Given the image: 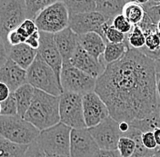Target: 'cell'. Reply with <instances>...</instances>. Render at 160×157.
<instances>
[{"mask_svg": "<svg viewBox=\"0 0 160 157\" xmlns=\"http://www.w3.org/2000/svg\"><path fill=\"white\" fill-rule=\"evenodd\" d=\"M94 91L106 104L109 116L119 123L143 119L160 106L155 61L134 48L107 65Z\"/></svg>", "mask_w": 160, "mask_h": 157, "instance_id": "cell-1", "label": "cell"}, {"mask_svg": "<svg viewBox=\"0 0 160 157\" xmlns=\"http://www.w3.org/2000/svg\"><path fill=\"white\" fill-rule=\"evenodd\" d=\"M23 118L39 131L57 125L60 122L59 96L35 89L31 104Z\"/></svg>", "mask_w": 160, "mask_h": 157, "instance_id": "cell-2", "label": "cell"}, {"mask_svg": "<svg viewBox=\"0 0 160 157\" xmlns=\"http://www.w3.org/2000/svg\"><path fill=\"white\" fill-rule=\"evenodd\" d=\"M40 131L19 115H0V135L12 143L29 145Z\"/></svg>", "mask_w": 160, "mask_h": 157, "instance_id": "cell-3", "label": "cell"}, {"mask_svg": "<svg viewBox=\"0 0 160 157\" xmlns=\"http://www.w3.org/2000/svg\"><path fill=\"white\" fill-rule=\"evenodd\" d=\"M27 77L28 83L35 89L56 96H59L63 93L60 80L39 55H37L31 66L27 69Z\"/></svg>", "mask_w": 160, "mask_h": 157, "instance_id": "cell-4", "label": "cell"}, {"mask_svg": "<svg viewBox=\"0 0 160 157\" xmlns=\"http://www.w3.org/2000/svg\"><path fill=\"white\" fill-rule=\"evenodd\" d=\"M71 130L72 128L59 122L51 127L40 131L36 141L47 155H70Z\"/></svg>", "mask_w": 160, "mask_h": 157, "instance_id": "cell-5", "label": "cell"}, {"mask_svg": "<svg viewBox=\"0 0 160 157\" xmlns=\"http://www.w3.org/2000/svg\"><path fill=\"white\" fill-rule=\"evenodd\" d=\"M28 18L25 0H0V39L7 47L8 36Z\"/></svg>", "mask_w": 160, "mask_h": 157, "instance_id": "cell-6", "label": "cell"}, {"mask_svg": "<svg viewBox=\"0 0 160 157\" xmlns=\"http://www.w3.org/2000/svg\"><path fill=\"white\" fill-rule=\"evenodd\" d=\"M34 21L38 31L56 34L68 27L69 14L66 5L58 1L40 11Z\"/></svg>", "mask_w": 160, "mask_h": 157, "instance_id": "cell-7", "label": "cell"}, {"mask_svg": "<svg viewBox=\"0 0 160 157\" xmlns=\"http://www.w3.org/2000/svg\"><path fill=\"white\" fill-rule=\"evenodd\" d=\"M60 122L72 129L87 128L82 105V96L71 92H63L59 96Z\"/></svg>", "mask_w": 160, "mask_h": 157, "instance_id": "cell-8", "label": "cell"}, {"mask_svg": "<svg viewBox=\"0 0 160 157\" xmlns=\"http://www.w3.org/2000/svg\"><path fill=\"white\" fill-rule=\"evenodd\" d=\"M96 80L71 65L63 66L60 74V84L63 92H71L81 96L95 90Z\"/></svg>", "mask_w": 160, "mask_h": 157, "instance_id": "cell-9", "label": "cell"}, {"mask_svg": "<svg viewBox=\"0 0 160 157\" xmlns=\"http://www.w3.org/2000/svg\"><path fill=\"white\" fill-rule=\"evenodd\" d=\"M99 149L117 150L118 140L123 136L119 130V122L111 116L107 117L96 126L88 128Z\"/></svg>", "mask_w": 160, "mask_h": 157, "instance_id": "cell-10", "label": "cell"}, {"mask_svg": "<svg viewBox=\"0 0 160 157\" xmlns=\"http://www.w3.org/2000/svg\"><path fill=\"white\" fill-rule=\"evenodd\" d=\"M82 105L87 128L98 125L109 116V112L106 104L95 91L82 96Z\"/></svg>", "mask_w": 160, "mask_h": 157, "instance_id": "cell-11", "label": "cell"}, {"mask_svg": "<svg viewBox=\"0 0 160 157\" xmlns=\"http://www.w3.org/2000/svg\"><path fill=\"white\" fill-rule=\"evenodd\" d=\"M98 150L88 128L71 130L70 157H94Z\"/></svg>", "mask_w": 160, "mask_h": 157, "instance_id": "cell-12", "label": "cell"}, {"mask_svg": "<svg viewBox=\"0 0 160 157\" xmlns=\"http://www.w3.org/2000/svg\"><path fill=\"white\" fill-rule=\"evenodd\" d=\"M106 17L97 11L70 15L68 27L77 35L96 32L99 34L102 25L107 22Z\"/></svg>", "mask_w": 160, "mask_h": 157, "instance_id": "cell-13", "label": "cell"}, {"mask_svg": "<svg viewBox=\"0 0 160 157\" xmlns=\"http://www.w3.org/2000/svg\"><path fill=\"white\" fill-rule=\"evenodd\" d=\"M39 47L38 49V55H39L40 57L53 69L57 77L60 80L63 60L54 39V34L42 31H39Z\"/></svg>", "mask_w": 160, "mask_h": 157, "instance_id": "cell-14", "label": "cell"}, {"mask_svg": "<svg viewBox=\"0 0 160 157\" xmlns=\"http://www.w3.org/2000/svg\"><path fill=\"white\" fill-rule=\"evenodd\" d=\"M69 65L83 71L84 73L89 75L90 76L96 79L104 72L107 66L101 56L99 60L94 58L87 51H85L80 47L79 44L78 45L72 57L70 59Z\"/></svg>", "mask_w": 160, "mask_h": 157, "instance_id": "cell-15", "label": "cell"}, {"mask_svg": "<svg viewBox=\"0 0 160 157\" xmlns=\"http://www.w3.org/2000/svg\"><path fill=\"white\" fill-rule=\"evenodd\" d=\"M0 82L6 84L10 92H15L21 86L28 83L27 70L21 68L8 58L0 68Z\"/></svg>", "mask_w": 160, "mask_h": 157, "instance_id": "cell-16", "label": "cell"}, {"mask_svg": "<svg viewBox=\"0 0 160 157\" xmlns=\"http://www.w3.org/2000/svg\"><path fill=\"white\" fill-rule=\"evenodd\" d=\"M54 39L63 60V66L69 65L70 59L78 45V35L68 27L54 34Z\"/></svg>", "mask_w": 160, "mask_h": 157, "instance_id": "cell-17", "label": "cell"}, {"mask_svg": "<svg viewBox=\"0 0 160 157\" xmlns=\"http://www.w3.org/2000/svg\"><path fill=\"white\" fill-rule=\"evenodd\" d=\"M37 55L38 50L30 47L26 43L12 46L8 48V58L25 70L31 66Z\"/></svg>", "mask_w": 160, "mask_h": 157, "instance_id": "cell-18", "label": "cell"}, {"mask_svg": "<svg viewBox=\"0 0 160 157\" xmlns=\"http://www.w3.org/2000/svg\"><path fill=\"white\" fill-rule=\"evenodd\" d=\"M78 43L83 49L97 60H99L106 48L105 41L96 32L78 35Z\"/></svg>", "mask_w": 160, "mask_h": 157, "instance_id": "cell-19", "label": "cell"}, {"mask_svg": "<svg viewBox=\"0 0 160 157\" xmlns=\"http://www.w3.org/2000/svg\"><path fill=\"white\" fill-rule=\"evenodd\" d=\"M34 92L35 88L28 83L21 86L15 92H12L17 102L18 115H19L20 117H24L26 112L29 107L31 101L33 99Z\"/></svg>", "mask_w": 160, "mask_h": 157, "instance_id": "cell-20", "label": "cell"}, {"mask_svg": "<svg viewBox=\"0 0 160 157\" xmlns=\"http://www.w3.org/2000/svg\"><path fill=\"white\" fill-rule=\"evenodd\" d=\"M126 3L125 0H97L96 11L108 19H113L122 14Z\"/></svg>", "mask_w": 160, "mask_h": 157, "instance_id": "cell-21", "label": "cell"}, {"mask_svg": "<svg viewBox=\"0 0 160 157\" xmlns=\"http://www.w3.org/2000/svg\"><path fill=\"white\" fill-rule=\"evenodd\" d=\"M129 49L128 45L123 42V43H107L106 44V48L101 56L104 63L107 65L117 62L118 60L122 58L125 54Z\"/></svg>", "mask_w": 160, "mask_h": 157, "instance_id": "cell-22", "label": "cell"}, {"mask_svg": "<svg viewBox=\"0 0 160 157\" xmlns=\"http://www.w3.org/2000/svg\"><path fill=\"white\" fill-rule=\"evenodd\" d=\"M129 125L140 130L142 133L154 132L156 129L160 128V106L151 113L148 116L139 120H135Z\"/></svg>", "mask_w": 160, "mask_h": 157, "instance_id": "cell-23", "label": "cell"}, {"mask_svg": "<svg viewBox=\"0 0 160 157\" xmlns=\"http://www.w3.org/2000/svg\"><path fill=\"white\" fill-rule=\"evenodd\" d=\"M142 135H143V133L140 130L130 125L128 131L127 133H125L123 135V136L131 138L136 143V149H135L133 155L131 157H150L153 155H155L156 149L149 150L144 146V145L142 143Z\"/></svg>", "mask_w": 160, "mask_h": 157, "instance_id": "cell-24", "label": "cell"}, {"mask_svg": "<svg viewBox=\"0 0 160 157\" xmlns=\"http://www.w3.org/2000/svg\"><path fill=\"white\" fill-rule=\"evenodd\" d=\"M122 15L130 24H132L133 26H137L143 20L146 15V11L138 3L135 1H128L125 4L123 7Z\"/></svg>", "mask_w": 160, "mask_h": 157, "instance_id": "cell-25", "label": "cell"}, {"mask_svg": "<svg viewBox=\"0 0 160 157\" xmlns=\"http://www.w3.org/2000/svg\"><path fill=\"white\" fill-rule=\"evenodd\" d=\"M28 145L12 143L0 135V157H23Z\"/></svg>", "mask_w": 160, "mask_h": 157, "instance_id": "cell-26", "label": "cell"}, {"mask_svg": "<svg viewBox=\"0 0 160 157\" xmlns=\"http://www.w3.org/2000/svg\"><path fill=\"white\" fill-rule=\"evenodd\" d=\"M62 2L66 5L69 16L96 11L97 0H62Z\"/></svg>", "mask_w": 160, "mask_h": 157, "instance_id": "cell-27", "label": "cell"}, {"mask_svg": "<svg viewBox=\"0 0 160 157\" xmlns=\"http://www.w3.org/2000/svg\"><path fill=\"white\" fill-rule=\"evenodd\" d=\"M125 43L128 45V48L139 50L144 47L146 43V36L138 25L133 26L131 31L126 35Z\"/></svg>", "mask_w": 160, "mask_h": 157, "instance_id": "cell-28", "label": "cell"}, {"mask_svg": "<svg viewBox=\"0 0 160 157\" xmlns=\"http://www.w3.org/2000/svg\"><path fill=\"white\" fill-rule=\"evenodd\" d=\"M58 1L62 0H25L28 18L35 20L40 11Z\"/></svg>", "mask_w": 160, "mask_h": 157, "instance_id": "cell-29", "label": "cell"}, {"mask_svg": "<svg viewBox=\"0 0 160 157\" xmlns=\"http://www.w3.org/2000/svg\"><path fill=\"white\" fill-rule=\"evenodd\" d=\"M136 149V143L129 137L121 136L118 140V150L122 157H131Z\"/></svg>", "mask_w": 160, "mask_h": 157, "instance_id": "cell-30", "label": "cell"}, {"mask_svg": "<svg viewBox=\"0 0 160 157\" xmlns=\"http://www.w3.org/2000/svg\"><path fill=\"white\" fill-rule=\"evenodd\" d=\"M0 105H1L0 115H18L17 102L12 92L10 93L9 96L5 101L1 102Z\"/></svg>", "mask_w": 160, "mask_h": 157, "instance_id": "cell-31", "label": "cell"}, {"mask_svg": "<svg viewBox=\"0 0 160 157\" xmlns=\"http://www.w3.org/2000/svg\"><path fill=\"white\" fill-rule=\"evenodd\" d=\"M38 30V29L37 27V25H36L35 21L33 19L27 18V19H25L21 23V25L16 29V31L26 41L30 35H32L33 33H35Z\"/></svg>", "mask_w": 160, "mask_h": 157, "instance_id": "cell-32", "label": "cell"}, {"mask_svg": "<svg viewBox=\"0 0 160 157\" xmlns=\"http://www.w3.org/2000/svg\"><path fill=\"white\" fill-rule=\"evenodd\" d=\"M112 26L116 29H118L121 33L125 34V35H128L131 31L132 27H133V25L130 24L122 14L117 16L115 18H113V20H112Z\"/></svg>", "mask_w": 160, "mask_h": 157, "instance_id": "cell-33", "label": "cell"}, {"mask_svg": "<svg viewBox=\"0 0 160 157\" xmlns=\"http://www.w3.org/2000/svg\"><path fill=\"white\" fill-rule=\"evenodd\" d=\"M23 157H47V154L35 140L28 145Z\"/></svg>", "mask_w": 160, "mask_h": 157, "instance_id": "cell-34", "label": "cell"}, {"mask_svg": "<svg viewBox=\"0 0 160 157\" xmlns=\"http://www.w3.org/2000/svg\"><path fill=\"white\" fill-rule=\"evenodd\" d=\"M142 143L144 146L149 150H155L158 145L156 143L153 132H146L142 135Z\"/></svg>", "mask_w": 160, "mask_h": 157, "instance_id": "cell-35", "label": "cell"}, {"mask_svg": "<svg viewBox=\"0 0 160 157\" xmlns=\"http://www.w3.org/2000/svg\"><path fill=\"white\" fill-rule=\"evenodd\" d=\"M145 11H146V14L148 15V17L151 19V21L157 25V23L160 20V5L147 8V9H145Z\"/></svg>", "mask_w": 160, "mask_h": 157, "instance_id": "cell-36", "label": "cell"}, {"mask_svg": "<svg viewBox=\"0 0 160 157\" xmlns=\"http://www.w3.org/2000/svg\"><path fill=\"white\" fill-rule=\"evenodd\" d=\"M39 39H40V33L39 31H36L35 33H33L32 35H30L29 37L27 38L25 41V43L29 46L30 47L34 48V49H38L39 47Z\"/></svg>", "mask_w": 160, "mask_h": 157, "instance_id": "cell-37", "label": "cell"}, {"mask_svg": "<svg viewBox=\"0 0 160 157\" xmlns=\"http://www.w3.org/2000/svg\"><path fill=\"white\" fill-rule=\"evenodd\" d=\"M21 43H25V39L20 36L16 30L11 31L8 34V46L12 47V46H16V45H18V44H21Z\"/></svg>", "mask_w": 160, "mask_h": 157, "instance_id": "cell-38", "label": "cell"}, {"mask_svg": "<svg viewBox=\"0 0 160 157\" xmlns=\"http://www.w3.org/2000/svg\"><path fill=\"white\" fill-rule=\"evenodd\" d=\"M94 157H122L118 150H105L99 149Z\"/></svg>", "mask_w": 160, "mask_h": 157, "instance_id": "cell-39", "label": "cell"}, {"mask_svg": "<svg viewBox=\"0 0 160 157\" xmlns=\"http://www.w3.org/2000/svg\"><path fill=\"white\" fill-rule=\"evenodd\" d=\"M8 59V47L0 39V68Z\"/></svg>", "mask_w": 160, "mask_h": 157, "instance_id": "cell-40", "label": "cell"}, {"mask_svg": "<svg viewBox=\"0 0 160 157\" xmlns=\"http://www.w3.org/2000/svg\"><path fill=\"white\" fill-rule=\"evenodd\" d=\"M10 93L11 92H10L8 86L6 84L0 82V103L8 98L9 96Z\"/></svg>", "mask_w": 160, "mask_h": 157, "instance_id": "cell-41", "label": "cell"}, {"mask_svg": "<svg viewBox=\"0 0 160 157\" xmlns=\"http://www.w3.org/2000/svg\"><path fill=\"white\" fill-rule=\"evenodd\" d=\"M129 127L130 125L128 123H126V122H121V123H119V130L120 132L122 133L123 135H124L125 133H127L128 131Z\"/></svg>", "mask_w": 160, "mask_h": 157, "instance_id": "cell-42", "label": "cell"}, {"mask_svg": "<svg viewBox=\"0 0 160 157\" xmlns=\"http://www.w3.org/2000/svg\"><path fill=\"white\" fill-rule=\"evenodd\" d=\"M156 87H157L158 97L160 100V72L156 73Z\"/></svg>", "mask_w": 160, "mask_h": 157, "instance_id": "cell-43", "label": "cell"}, {"mask_svg": "<svg viewBox=\"0 0 160 157\" xmlns=\"http://www.w3.org/2000/svg\"><path fill=\"white\" fill-rule=\"evenodd\" d=\"M160 5V0H149L148 3L147 5H145L143 7L144 9H147V8H149L152 7H156V6H159Z\"/></svg>", "mask_w": 160, "mask_h": 157, "instance_id": "cell-44", "label": "cell"}, {"mask_svg": "<svg viewBox=\"0 0 160 157\" xmlns=\"http://www.w3.org/2000/svg\"><path fill=\"white\" fill-rule=\"evenodd\" d=\"M153 134H154V136H155V140H156L157 145H158V146H160V128L156 129V130L153 132Z\"/></svg>", "mask_w": 160, "mask_h": 157, "instance_id": "cell-45", "label": "cell"}, {"mask_svg": "<svg viewBox=\"0 0 160 157\" xmlns=\"http://www.w3.org/2000/svg\"><path fill=\"white\" fill-rule=\"evenodd\" d=\"M155 69H156V73L160 72V58L155 60Z\"/></svg>", "mask_w": 160, "mask_h": 157, "instance_id": "cell-46", "label": "cell"}, {"mask_svg": "<svg viewBox=\"0 0 160 157\" xmlns=\"http://www.w3.org/2000/svg\"><path fill=\"white\" fill-rule=\"evenodd\" d=\"M135 2H137V3H138L139 5H141L142 7H144L145 5H147L148 3V1L149 0H134Z\"/></svg>", "mask_w": 160, "mask_h": 157, "instance_id": "cell-47", "label": "cell"}, {"mask_svg": "<svg viewBox=\"0 0 160 157\" xmlns=\"http://www.w3.org/2000/svg\"><path fill=\"white\" fill-rule=\"evenodd\" d=\"M47 157H70V155H54V154H48Z\"/></svg>", "mask_w": 160, "mask_h": 157, "instance_id": "cell-48", "label": "cell"}, {"mask_svg": "<svg viewBox=\"0 0 160 157\" xmlns=\"http://www.w3.org/2000/svg\"><path fill=\"white\" fill-rule=\"evenodd\" d=\"M150 157H160V149H159V147H158V146L156 148V152H155V155H153L152 156H150Z\"/></svg>", "mask_w": 160, "mask_h": 157, "instance_id": "cell-49", "label": "cell"}, {"mask_svg": "<svg viewBox=\"0 0 160 157\" xmlns=\"http://www.w3.org/2000/svg\"><path fill=\"white\" fill-rule=\"evenodd\" d=\"M157 28H158V30L159 31V33H160V20L157 23Z\"/></svg>", "mask_w": 160, "mask_h": 157, "instance_id": "cell-50", "label": "cell"}, {"mask_svg": "<svg viewBox=\"0 0 160 157\" xmlns=\"http://www.w3.org/2000/svg\"><path fill=\"white\" fill-rule=\"evenodd\" d=\"M126 2H128V1H134V0H125Z\"/></svg>", "mask_w": 160, "mask_h": 157, "instance_id": "cell-51", "label": "cell"}, {"mask_svg": "<svg viewBox=\"0 0 160 157\" xmlns=\"http://www.w3.org/2000/svg\"><path fill=\"white\" fill-rule=\"evenodd\" d=\"M0 113H1V105H0Z\"/></svg>", "mask_w": 160, "mask_h": 157, "instance_id": "cell-52", "label": "cell"}, {"mask_svg": "<svg viewBox=\"0 0 160 157\" xmlns=\"http://www.w3.org/2000/svg\"><path fill=\"white\" fill-rule=\"evenodd\" d=\"M158 147H159V149H160V146H158Z\"/></svg>", "mask_w": 160, "mask_h": 157, "instance_id": "cell-53", "label": "cell"}]
</instances>
